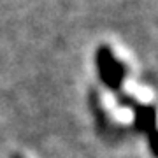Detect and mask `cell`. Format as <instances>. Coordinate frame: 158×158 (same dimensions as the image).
I'll list each match as a JSON object with an SVG mask.
<instances>
[{
  "label": "cell",
  "instance_id": "1",
  "mask_svg": "<svg viewBox=\"0 0 158 158\" xmlns=\"http://www.w3.org/2000/svg\"><path fill=\"white\" fill-rule=\"evenodd\" d=\"M97 69H98L100 79L111 90H121V83L127 76V67L113 56V53L107 46H100L97 51Z\"/></svg>",
  "mask_w": 158,
  "mask_h": 158
}]
</instances>
